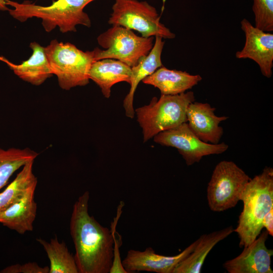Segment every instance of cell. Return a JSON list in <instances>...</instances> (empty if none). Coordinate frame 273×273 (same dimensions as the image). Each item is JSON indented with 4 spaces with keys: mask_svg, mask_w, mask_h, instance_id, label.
Masks as SVG:
<instances>
[{
    "mask_svg": "<svg viewBox=\"0 0 273 273\" xmlns=\"http://www.w3.org/2000/svg\"><path fill=\"white\" fill-rule=\"evenodd\" d=\"M89 192L79 197L73 206L70 232L79 273H109L113 258L114 240L110 229L88 213Z\"/></svg>",
    "mask_w": 273,
    "mask_h": 273,
    "instance_id": "1",
    "label": "cell"
},
{
    "mask_svg": "<svg viewBox=\"0 0 273 273\" xmlns=\"http://www.w3.org/2000/svg\"><path fill=\"white\" fill-rule=\"evenodd\" d=\"M132 30L113 25L97 37L98 44L104 50L93 51L95 61L113 59L121 61L131 68L135 66L152 49L154 36L136 35Z\"/></svg>",
    "mask_w": 273,
    "mask_h": 273,
    "instance_id": "6",
    "label": "cell"
},
{
    "mask_svg": "<svg viewBox=\"0 0 273 273\" xmlns=\"http://www.w3.org/2000/svg\"><path fill=\"white\" fill-rule=\"evenodd\" d=\"M8 0H0V10L5 11H8L9 8L8 5H7V2Z\"/></svg>",
    "mask_w": 273,
    "mask_h": 273,
    "instance_id": "27",
    "label": "cell"
},
{
    "mask_svg": "<svg viewBox=\"0 0 273 273\" xmlns=\"http://www.w3.org/2000/svg\"><path fill=\"white\" fill-rule=\"evenodd\" d=\"M44 50L61 88L69 90L89 83V70L95 61L93 50L84 52L71 43L57 39L52 40Z\"/></svg>",
    "mask_w": 273,
    "mask_h": 273,
    "instance_id": "5",
    "label": "cell"
},
{
    "mask_svg": "<svg viewBox=\"0 0 273 273\" xmlns=\"http://www.w3.org/2000/svg\"><path fill=\"white\" fill-rule=\"evenodd\" d=\"M35 189H31L20 200L0 210V223L21 235L32 231L37 210Z\"/></svg>",
    "mask_w": 273,
    "mask_h": 273,
    "instance_id": "14",
    "label": "cell"
},
{
    "mask_svg": "<svg viewBox=\"0 0 273 273\" xmlns=\"http://www.w3.org/2000/svg\"><path fill=\"white\" fill-rule=\"evenodd\" d=\"M32 50L31 57L20 64H14L0 57L21 79L33 85H39L51 77L52 73L44 47L36 42L30 43Z\"/></svg>",
    "mask_w": 273,
    "mask_h": 273,
    "instance_id": "18",
    "label": "cell"
},
{
    "mask_svg": "<svg viewBox=\"0 0 273 273\" xmlns=\"http://www.w3.org/2000/svg\"><path fill=\"white\" fill-rule=\"evenodd\" d=\"M245 33L243 49L236 53L238 59H249L257 64L262 74L267 78L272 76L273 67V34L253 26L248 20L241 21Z\"/></svg>",
    "mask_w": 273,
    "mask_h": 273,
    "instance_id": "10",
    "label": "cell"
},
{
    "mask_svg": "<svg viewBox=\"0 0 273 273\" xmlns=\"http://www.w3.org/2000/svg\"><path fill=\"white\" fill-rule=\"evenodd\" d=\"M269 234L266 230L260 233L250 245L244 247L236 257L226 261L223 266L229 273H272L271 268L272 249L265 245Z\"/></svg>",
    "mask_w": 273,
    "mask_h": 273,
    "instance_id": "12",
    "label": "cell"
},
{
    "mask_svg": "<svg viewBox=\"0 0 273 273\" xmlns=\"http://www.w3.org/2000/svg\"><path fill=\"white\" fill-rule=\"evenodd\" d=\"M197 242L198 239L180 253L173 256L157 254L151 247L143 251L130 249L122 261V264L127 273L141 271L172 273L178 263L193 251Z\"/></svg>",
    "mask_w": 273,
    "mask_h": 273,
    "instance_id": "11",
    "label": "cell"
},
{
    "mask_svg": "<svg viewBox=\"0 0 273 273\" xmlns=\"http://www.w3.org/2000/svg\"><path fill=\"white\" fill-rule=\"evenodd\" d=\"M215 110L208 103L194 101L187 110V122L192 131L201 141L213 144H218L223 135L220 123L228 119L216 115Z\"/></svg>",
    "mask_w": 273,
    "mask_h": 273,
    "instance_id": "13",
    "label": "cell"
},
{
    "mask_svg": "<svg viewBox=\"0 0 273 273\" xmlns=\"http://www.w3.org/2000/svg\"><path fill=\"white\" fill-rule=\"evenodd\" d=\"M131 68L120 61L104 59L95 61L92 64L89 79L94 81L101 88L103 96L109 98L111 88L120 82L130 83Z\"/></svg>",
    "mask_w": 273,
    "mask_h": 273,
    "instance_id": "17",
    "label": "cell"
},
{
    "mask_svg": "<svg viewBox=\"0 0 273 273\" xmlns=\"http://www.w3.org/2000/svg\"><path fill=\"white\" fill-rule=\"evenodd\" d=\"M34 161L25 164L13 181L0 193V210L18 201L29 190L36 187L37 179L33 172Z\"/></svg>",
    "mask_w": 273,
    "mask_h": 273,
    "instance_id": "21",
    "label": "cell"
},
{
    "mask_svg": "<svg viewBox=\"0 0 273 273\" xmlns=\"http://www.w3.org/2000/svg\"><path fill=\"white\" fill-rule=\"evenodd\" d=\"M124 205V202L123 201H120L117 207V214L111 223L110 230L113 237L114 246L112 264L109 273H127L123 266L120 256V248L122 244V237L116 231V226L122 213Z\"/></svg>",
    "mask_w": 273,
    "mask_h": 273,
    "instance_id": "24",
    "label": "cell"
},
{
    "mask_svg": "<svg viewBox=\"0 0 273 273\" xmlns=\"http://www.w3.org/2000/svg\"><path fill=\"white\" fill-rule=\"evenodd\" d=\"M202 79L200 75H192L186 71L169 69L163 66L142 81L158 88L161 95H175L191 89Z\"/></svg>",
    "mask_w": 273,
    "mask_h": 273,
    "instance_id": "16",
    "label": "cell"
},
{
    "mask_svg": "<svg viewBox=\"0 0 273 273\" xmlns=\"http://www.w3.org/2000/svg\"><path fill=\"white\" fill-rule=\"evenodd\" d=\"M48 266L42 267L36 262H28L23 264H15L4 268L2 273H49Z\"/></svg>",
    "mask_w": 273,
    "mask_h": 273,
    "instance_id": "25",
    "label": "cell"
},
{
    "mask_svg": "<svg viewBox=\"0 0 273 273\" xmlns=\"http://www.w3.org/2000/svg\"><path fill=\"white\" fill-rule=\"evenodd\" d=\"M250 179L233 161L223 160L215 167L207 189L210 209L223 211L235 207Z\"/></svg>",
    "mask_w": 273,
    "mask_h": 273,
    "instance_id": "8",
    "label": "cell"
},
{
    "mask_svg": "<svg viewBox=\"0 0 273 273\" xmlns=\"http://www.w3.org/2000/svg\"><path fill=\"white\" fill-rule=\"evenodd\" d=\"M160 36H155L153 47L149 53L135 66L131 67L130 88L123 100V107L127 117L132 118L135 114L133 97L139 83L163 66L161 54L165 42Z\"/></svg>",
    "mask_w": 273,
    "mask_h": 273,
    "instance_id": "15",
    "label": "cell"
},
{
    "mask_svg": "<svg viewBox=\"0 0 273 273\" xmlns=\"http://www.w3.org/2000/svg\"><path fill=\"white\" fill-rule=\"evenodd\" d=\"M154 141L161 145L176 148L188 166L199 162L205 156L223 153L229 147L224 143L213 144L201 141L187 122L159 133Z\"/></svg>",
    "mask_w": 273,
    "mask_h": 273,
    "instance_id": "9",
    "label": "cell"
},
{
    "mask_svg": "<svg viewBox=\"0 0 273 273\" xmlns=\"http://www.w3.org/2000/svg\"><path fill=\"white\" fill-rule=\"evenodd\" d=\"M234 229L229 226L222 230L202 235L193 251L176 266L172 273H200L210 251L220 241L230 235Z\"/></svg>",
    "mask_w": 273,
    "mask_h": 273,
    "instance_id": "19",
    "label": "cell"
},
{
    "mask_svg": "<svg viewBox=\"0 0 273 273\" xmlns=\"http://www.w3.org/2000/svg\"><path fill=\"white\" fill-rule=\"evenodd\" d=\"M36 241L43 247L50 260L49 273H79L74 256L64 242H60L57 237L50 242L41 238Z\"/></svg>",
    "mask_w": 273,
    "mask_h": 273,
    "instance_id": "20",
    "label": "cell"
},
{
    "mask_svg": "<svg viewBox=\"0 0 273 273\" xmlns=\"http://www.w3.org/2000/svg\"><path fill=\"white\" fill-rule=\"evenodd\" d=\"M243 209L234 232L240 239V248L252 243L260 234L265 216L273 208V169L265 167L250 178L242 195Z\"/></svg>",
    "mask_w": 273,
    "mask_h": 273,
    "instance_id": "2",
    "label": "cell"
},
{
    "mask_svg": "<svg viewBox=\"0 0 273 273\" xmlns=\"http://www.w3.org/2000/svg\"><path fill=\"white\" fill-rule=\"evenodd\" d=\"M255 26L264 31H273V0H253Z\"/></svg>",
    "mask_w": 273,
    "mask_h": 273,
    "instance_id": "23",
    "label": "cell"
},
{
    "mask_svg": "<svg viewBox=\"0 0 273 273\" xmlns=\"http://www.w3.org/2000/svg\"><path fill=\"white\" fill-rule=\"evenodd\" d=\"M262 227L265 228L268 234L273 236V208L265 216L262 221Z\"/></svg>",
    "mask_w": 273,
    "mask_h": 273,
    "instance_id": "26",
    "label": "cell"
},
{
    "mask_svg": "<svg viewBox=\"0 0 273 273\" xmlns=\"http://www.w3.org/2000/svg\"><path fill=\"white\" fill-rule=\"evenodd\" d=\"M194 101L195 95L192 91L175 95H161L159 99L153 97L149 104L135 109L144 142L187 122V108Z\"/></svg>",
    "mask_w": 273,
    "mask_h": 273,
    "instance_id": "4",
    "label": "cell"
},
{
    "mask_svg": "<svg viewBox=\"0 0 273 273\" xmlns=\"http://www.w3.org/2000/svg\"><path fill=\"white\" fill-rule=\"evenodd\" d=\"M38 155L29 148H0V190L16 171L29 161L34 160Z\"/></svg>",
    "mask_w": 273,
    "mask_h": 273,
    "instance_id": "22",
    "label": "cell"
},
{
    "mask_svg": "<svg viewBox=\"0 0 273 273\" xmlns=\"http://www.w3.org/2000/svg\"><path fill=\"white\" fill-rule=\"evenodd\" d=\"M95 0H57L50 6H42L29 1L21 3L8 0L7 5L13 9L8 11L14 18L23 22L29 18L36 17L42 20V25L47 32H51L57 27L61 32L76 31L78 25L88 27L91 21L85 7Z\"/></svg>",
    "mask_w": 273,
    "mask_h": 273,
    "instance_id": "3",
    "label": "cell"
},
{
    "mask_svg": "<svg viewBox=\"0 0 273 273\" xmlns=\"http://www.w3.org/2000/svg\"><path fill=\"white\" fill-rule=\"evenodd\" d=\"M108 23L134 30L144 37L160 36L173 39L174 33L160 21L155 7L146 1L114 0Z\"/></svg>",
    "mask_w": 273,
    "mask_h": 273,
    "instance_id": "7",
    "label": "cell"
}]
</instances>
